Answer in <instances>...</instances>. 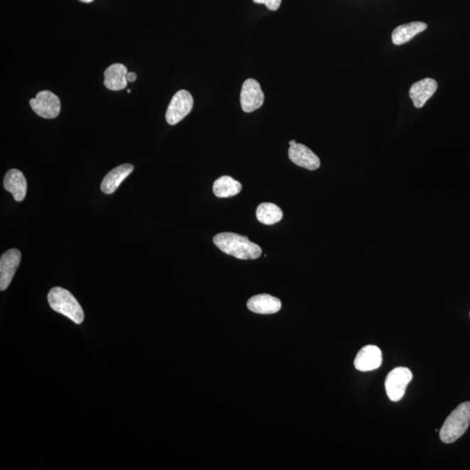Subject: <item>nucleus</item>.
<instances>
[{"label":"nucleus","instance_id":"f257e3e1","mask_svg":"<svg viewBox=\"0 0 470 470\" xmlns=\"http://www.w3.org/2000/svg\"><path fill=\"white\" fill-rule=\"evenodd\" d=\"M214 244L229 256L241 260H256L261 256V246L242 235L234 233H222L215 235Z\"/></svg>","mask_w":470,"mask_h":470},{"label":"nucleus","instance_id":"f03ea898","mask_svg":"<svg viewBox=\"0 0 470 470\" xmlns=\"http://www.w3.org/2000/svg\"><path fill=\"white\" fill-rule=\"evenodd\" d=\"M48 300L53 310L65 315L76 324H82L84 317V311L70 292L62 288H53L49 292Z\"/></svg>","mask_w":470,"mask_h":470},{"label":"nucleus","instance_id":"7ed1b4c3","mask_svg":"<svg viewBox=\"0 0 470 470\" xmlns=\"http://www.w3.org/2000/svg\"><path fill=\"white\" fill-rule=\"evenodd\" d=\"M470 425V403H462L448 416L440 430L441 440L452 443L467 431Z\"/></svg>","mask_w":470,"mask_h":470},{"label":"nucleus","instance_id":"20e7f679","mask_svg":"<svg viewBox=\"0 0 470 470\" xmlns=\"http://www.w3.org/2000/svg\"><path fill=\"white\" fill-rule=\"evenodd\" d=\"M412 378L413 373L408 368H395L389 372L385 381V388L388 398L392 402H399L405 395L406 388Z\"/></svg>","mask_w":470,"mask_h":470},{"label":"nucleus","instance_id":"39448f33","mask_svg":"<svg viewBox=\"0 0 470 470\" xmlns=\"http://www.w3.org/2000/svg\"><path fill=\"white\" fill-rule=\"evenodd\" d=\"M194 106V99L190 92H177L168 107L165 119L169 125L175 126L187 117Z\"/></svg>","mask_w":470,"mask_h":470},{"label":"nucleus","instance_id":"423d86ee","mask_svg":"<svg viewBox=\"0 0 470 470\" xmlns=\"http://www.w3.org/2000/svg\"><path fill=\"white\" fill-rule=\"evenodd\" d=\"M30 106L42 118L55 119L60 113V100L50 91L38 92L35 99L30 100Z\"/></svg>","mask_w":470,"mask_h":470},{"label":"nucleus","instance_id":"0eeeda50","mask_svg":"<svg viewBox=\"0 0 470 470\" xmlns=\"http://www.w3.org/2000/svg\"><path fill=\"white\" fill-rule=\"evenodd\" d=\"M264 103V94L261 84L253 79L246 80L241 92V109L245 113L259 109Z\"/></svg>","mask_w":470,"mask_h":470},{"label":"nucleus","instance_id":"6e6552de","mask_svg":"<svg viewBox=\"0 0 470 470\" xmlns=\"http://www.w3.org/2000/svg\"><path fill=\"white\" fill-rule=\"evenodd\" d=\"M21 261V253L16 248L9 250L0 259V290H6L13 279Z\"/></svg>","mask_w":470,"mask_h":470},{"label":"nucleus","instance_id":"1a4fd4ad","mask_svg":"<svg viewBox=\"0 0 470 470\" xmlns=\"http://www.w3.org/2000/svg\"><path fill=\"white\" fill-rule=\"evenodd\" d=\"M381 364H383V354L378 346L375 345L364 346L354 360V367L361 372L375 371L381 367Z\"/></svg>","mask_w":470,"mask_h":470},{"label":"nucleus","instance_id":"9d476101","mask_svg":"<svg viewBox=\"0 0 470 470\" xmlns=\"http://www.w3.org/2000/svg\"><path fill=\"white\" fill-rule=\"evenodd\" d=\"M288 157L293 163L307 170H317L321 165V160L317 154L302 144L296 143L290 146L288 150Z\"/></svg>","mask_w":470,"mask_h":470},{"label":"nucleus","instance_id":"9b49d317","mask_svg":"<svg viewBox=\"0 0 470 470\" xmlns=\"http://www.w3.org/2000/svg\"><path fill=\"white\" fill-rule=\"evenodd\" d=\"M438 84L437 80L427 78L412 84L410 89V97L413 102L415 109H422L427 100L433 97L437 92Z\"/></svg>","mask_w":470,"mask_h":470},{"label":"nucleus","instance_id":"f8f14e48","mask_svg":"<svg viewBox=\"0 0 470 470\" xmlns=\"http://www.w3.org/2000/svg\"><path fill=\"white\" fill-rule=\"evenodd\" d=\"M133 165L131 164H123L115 168L106 175L102 180L100 188L104 194L111 195L116 191L121 184L133 171Z\"/></svg>","mask_w":470,"mask_h":470},{"label":"nucleus","instance_id":"ddd939ff","mask_svg":"<svg viewBox=\"0 0 470 470\" xmlns=\"http://www.w3.org/2000/svg\"><path fill=\"white\" fill-rule=\"evenodd\" d=\"M4 187L6 191L13 195L16 202H22L26 198L28 182L23 173L18 169H11L6 173L4 180Z\"/></svg>","mask_w":470,"mask_h":470},{"label":"nucleus","instance_id":"4468645a","mask_svg":"<svg viewBox=\"0 0 470 470\" xmlns=\"http://www.w3.org/2000/svg\"><path fill=\"white\" fill-rule=\"evenodd\" d=\"M129 73L127 68L122 64H113L106 68L104 72V84L107 89L111 91H119L125 89L127 86L126 75Z\"/></svg>","mask_w":470,"mask_h":470},{"label":"nucleus","instance_id":"2eb2a0df","mask_svg":"<svg viewBox=\"0 0 470 470\" xmlns=\"http://www.w3.org/2000/svg\"><path fill=\"white\" fill-rule=\"evenodd\" d=\"M246 306L253 313L271 315L280 311L281 302L278 298L273 297L272 295H259L250 298Z\"/></svg>","mask_w":470,"mask_h":470},{"label":"nucleus","instance_id":"dca6fc26","mask_svg":"<svg viewBox=\"0 0 470 470\" xmlns=\"http://www.w3.org/2000/svg\"><path fill=\"white\" fill-rule=\"evenodd\" d=\"M427 26L423 22H411L398 26L392 33V42L395 45L408 43L417 34L425 32Z\"/></svg>","mask_w":470,"mask_h":470},{"label":"nucleus","instance_id":"f3484780","mask_svg":"<svg viewBox=\"0 0 470 470\" xmlns=\"http://www.w3.org/2000/svg\"><path fill=\"white\" fill-rule=\"evenodd\" d=\"M242 190V186L239 181L232 177L222 176L214 183V194L219 198H229L237 195Z\"/></svg>","mask_w":470,"mask_h":470},{"label":"nucleus","instance_id":"a211bd4d","mask_svg":"<svg viewBox=\"0 0 470 470\" xmlns=\"http://www.w3.org/2000/svg\"><path fill=\"white\" fill-rule=\"evenodd\" d=\"M258 221L265 225H273L283 217V211L273 203H263L257 208Z\"/></svg>","mask_w":470,"mask_h":470},{"label":"nucleus","instance_id":"6ab92c4d","mask_svg":"<svg viewBox=\"0 0 470 470\" xmlns=\"http://www.w3.org/2000/svg\"><path fill=\"white\" fill-rule=\"evenodd\" d=\"M256 4H264L269 10L276 11L279 9L281 4V0H253Z\"/></svg>","mask_w":470,"mask_h":470},{"label":"nucleus","instance_id":"aec40b11","mask_svg":"<svg viewBox=\"0 0 470 470\" xmlns=\"http://www.w3.org/2000/svg\"><path fill=\"white\" fill-rule=\"evenodd\" d=\"M136 79H137V75H136V72H132L127 73V75H126L127 82H136Z\"/></svg>","mask_w":470,"mask_h":470},{"label":"nucleus","instance_id":"412c9836","mask_svg":"<svg viewBox=\"0 0 470 470\" xmlns=\"http://www.w3.org/2000/svg\"><path fill=\"white\" fill-rule=\"evenodd\" d=\"M80 1L84 2V3H91L92 1H94V0H80Z\"/></svg>","mask_w":470,"mask_h":470},{"label":"nucleus","instance_id":"4be33fe9","mask_svg":"<svg viewBox=\"0 0 470 470\" xmlns=\"http://www.w3.org/2000/svg\"><path fill=\"white\" fill-rule=\"evenodd\" d=\"M296 144V141L295 140H293L290 142V146H295Z\"/></svg>","mask_w":470,"mask_h":470},{"label":"nucleus","instance_id":"5701e85b","mask_svg":"<svg viewBox=\"0 0 470 470\" xmlns=\"http://www.w3.org/2000/svg\"><path fill=\"white\" fill-rule=\"evenodd\" d=\"M127 92H129V94H130L131 90H130V89H127Z\"/></svg>","mask_w":470,"mask_h":470}]
</instances>
